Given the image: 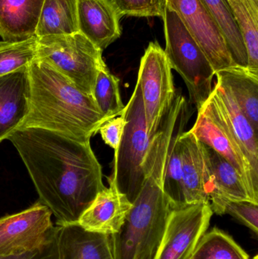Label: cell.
Masks as SVG:
<instances>
[{"mask_svg": "<svg viewBox=\"0 0 258 259\" xmlns=\"http://www.w3.org/2000/svg\"><path fill=\"white\" fill-rule=\"evenodd\" d=\"M0 259H58L57 245H56V227L48 241L40 249L22 255L3 256Z\"/></svg>", "mask_w": 258, "mask_h": 259, "instance_id": "cell-30", "label": "cell"}, {"mask_svg": "<svg viewBox=\"0 0 258 259\" xmlns=\"http://www.w3.org/2000/svg\"><path fill=\"white\" fill-rule=\"evenodd\" d=\"M137 82L142 94L147 132L151 139L177 94L172 68L158 42H150L145 50L141 59Z\"/></svg>", "mask_w": 258, "mask_h": 259, "instance_id": "cell-7", "label": "cell"}, {"mask_svg": "<svg viewBox=\"0 0 258 259\" xmlns=\"http://www.w3.org/2000/svg\"><path fill=\"white\" fill-rule=\"evenodd\" d=\"M190 259H249L228 234L215 228L200 240Z\"/></svg>", "mask_w": 258, "mask_h": 259, "instance_id": "cell-24", "label": "cell"}, {"mask_svg": "<svg viewBox=\"0 0 258 259\" xmlns=\"http://www.w3.org/2000/svg\"><path fill=\"white\" fill-rule=\"evenodd\" d=\"M217 71L234 66L224 36L201 0H167Z\"/></svg>", "mask_w": 258, "mask_h": 259, "instance_id": "cell-11", "label": "cell"}, {"mask_svg": "<svg viewBox=\"0 0 258 259\" xmlns=\"http://www.w3.org/2000/svg\"><path fill=\"white\" fill-rule=\"evenodd\" d=\"M189 131L237 170L251 200L258 204V186L253 180L249 162L212 94L198 109L195 124Z\"/></svg>", "mask_w": 258, "mask_h": 259, "instance_id": "cell-8", "label": "cell"}, {"mask_svg": "<svg viewBox=\"0 0 258 259\" xmlns=\"http://www.w3.org/2000/svg\"><path fill=\"white\" fill-rule=\"evenodd\" d=\"M7 139L27 167L39 202L56 218L57 225L77 224L106 188L90 143L39 127L16 130Z\"/></svg>", "mask_w": 258, "mask_h": 259, "instance_id": "cell-1", "label": "cell"}, {"mask_svg": "<svg viewBox=\"0 0 258 259\" xmlns=\"http://www.w3.org/2000/svg\"><path fill=\"white\" fill-rule=\"evenodd\" d=\"M173 141L174 137L165 131H159L151 139L140 193L121 229L110 236L115 259L157 258L172 210L163 185Z\"/></svg>", "mask_w": 258, "mask_h": 259, "instance_id": "cell-2", "label": "cell"}, {"mask_svg": "<svg viewBox=\"0 0 258 259\" xmlns=\"http://www.w3.org/2000/svg\"><path fill=\"white\" fill-rule=\"evenodd\" d=\"M30 95L29 65L0 76V143L27 117Z\"/></svg>", "mask_w": 258, "mask_h": 259, "instance_id": "cell-12", "label": "cell"}, {"mask_svg": "<svg viewBox=\"0 0 258 259\" xmlns=\"http://www.w3.org/2000/svg\"><path fill=\"white\" fill-rule=\"evenodd\" d=\"M77 32V0H44L36 30L37 37Z\"/></svg>", "mask_w": 258, "mask_h": 259, "instance_id": "cell-21", "label": "cell"}, {"mask_svg": "<svg viewBox=\"0 0 258 259\" xmlns=\"http://www.w3.org/2000/svg\"><path fill=\"white\" fill-rule=\"evenodd\" d=\"M213 213L222 215L230 214L257 235L258 231V204L251 201H235L212 196L209 199Z\"/></svg>", "mask_w": 258, "mask_h": 259, "instance_id": "cell-27", "label": "cell"}, {"mask_svg": "<svg viewBox=\"0 0 258 259\" xmlns=\"http://www.w3.org/2000/svg\"><path fill=\"white\" fill-rule=\"evenodd\" d=\"M29 78L30 109L18 129L39 127L87 143L107 121L92 96L48 62L36 58L29 65Z\"/></svg>", "mask_w": 258, "mask_h": 259, "instance_id": "cell-3", "label": "cell"}, {"mask_svg": "<svg viewBox=\"0 0 258 259\" xmlns=\"http://www.w3.org/2000/svg\"><path fill=\"white\" fill-rule=\"evenodd\" d=\"M51 214L38 201L21 212L0 218V255H22L40 249L54 231Z\"/></svg>", "mask_w": 258, "mask_h": 259, "instance_id": "cell-9", "label": "cell"}, {"mask_svg": "<svg viewBox=\"0 0 258 259\" xmlns=\"http://www.w3.org/2000/svg\"><path fill=\"white\" fill-rule=\"evenodd\" d=\"M248 56L247 68L258 74V0H227Z\"/></svg>", "mask_w": 258, "mask_h": 259, "instance_id": "cell-23", "label": "cell"}, {"mask_svg": "<svg viewBox=\"0 0 258 259\" xmlns=\"http://www.w3.org/2000/svg\"><path fill=\"white\" fill-rule=\"evenodd\" d=\"M212 96L237 139L244 155L249 162L253 180L258 186L257 133L225 86L217 82Z\"/></svg>", "mask_w": 258, "mask_h": 259, "instance_id": "cell-17", "label": "cell"}, {"mask_svg": "<svg viewBox=\"0 0 258 259\" xmlns=\"http://www.w3.org/2000/svg\"><path fill=\"white\" fill-rule=\"evenodd\" d=\"M118 13L134 17L163 18L167 0H112Z\"/></svg>", "mask_w": 258, "mask_h": 259, "instance_id": "cell-28", "label": "cell"}, {"mask_svg": "<svg viewBox=\"0 0 258 259\" xmlns=\"http://www.w3.org/2000/svg\"><path fill=\"white\" fill-rule=\"evenodd\" d=\"M79 32L101 51L120 38L118 13L112 0H77Z\"/></svg>", "mask_w": 258, "mask_h": 259, "instance_id": "cell-13", "label": "cell"}, {"mask_svg": "<svg viewBox=\"0 0 258 259\" xmlns=\"http://www.w3.org/2000/svg\"><path fill=\"white\" fill-rule=\"evenodd\" d=\"M219 27L236 65L247 68L246 49L233 11L227 0H201Z\"/></svg>", "mask_w": 258, "mask_h": 259, "instance_id": "cell-22", "label": "cell"}, {"mask_svg": "<svg viewBox=\"0 0 258 259\" xmlns=\"http://www.w3.org/2000/svg\"><path fill=\"white\" fill-rule=\"evenodd\" d=\"M58 259H115L110 236L91 232L77 224L56 227Z\"/></svg>", "mask_w": 258, "mask_h": 259, "instance_id": "cell-16", "label": "cell"}, {"mask_svg": "<svg viewBox=\"0 0 258 259\" xmlns=\"http://www.w3.org/2000/svg\"><path fill=\"white\" fill-rule=\"evenodd\" d=\"M44 0H0V36L21 41L36 36Z\"/></svg>", "mask_w": 258, "mask_h": 259, "instance_id": "cell-18", "label": "cell"}, {"mask_svg": "<svg viewBox=\"0 0 258 259\" xmlns=\"http://www.w3.org/2000/svg\"><path fill=\"white\" fill-rule=\"evenodd\" d=\"M119 83V79L110 72L105 63L98 71L92 97L107 119L121 115L125 108L121 100Z\"/></svg>", "mask_w": 258, "mask_h": 259, "instance_id": "cell-25", "label": "cell"}, {"mask_svg": "<svg viewBox=\"0 0 258 259\" xmlns=\"http://www.w3.org/2000/svg\"><path fill=\"white\" fill-rule=\"evenodd\" d=\"M36 58L92 97L98 71L105 64L102 51L80 32L38 37Z\"/></svg>", "mask_w": 258, "mask_h": 259, "instance_id": "cell-6", "label": "cell"}, {"mask_svg": "<svg viewBox=\"0 0 258 259\" xmlns=\"http://www.w3.org/2000/svg\"><path fill=\"white\" fill-rule=\"evenodd\" d=\"M97 194L77 225L91 232L111 236L118 232L133 207L113 182Z\"/></svg>", "mask_w": 258, "mask_h": 259, "instance_id": "cell-14", "label": "cell"}, {"mask_svg": "<svg viewBox=\"0 0 258 259\" xmlns=\"http://www.w3.org/2000/svg\"><path fill=\"white\" fill-rule=\"evenodd\" d=\"M182 155L183 191L186 205L209 202L212 179L203 145L190 131L179 137Z\"/></svg>", "mask_w": 258, "mask_h": 259, "instance_id": "cell-15", "label": "cell"}, {"mask_svg": "<svg viewBox=\"0 0 258 259\" xmlns=\"http://www.w3.org/2000/svg\"><path fill=\"white\" fill-rule=\"evenodd\" d=\"M165 51L172 69L184 80L189 101L197 110L202 106L213 91L215 76L207 56L177 13L167 6L164 15Z\"/></svg>", "mask_w": 258, "mask_h": 259, "instance_id": "cell-5", "label": "cell"}, {"mask_svg": "<svg viewBox=\"0 0 258 259\" xmlns=\"http://www.w3.org/2000/svg\"><path fill=\"white\" fill-rule=\"evenodd\" d=\"M125 125V117L121 114L105 121L98 129V132L105 143L115 151L121 143Z\"/></svg>", "mask_w": 258, "mask_h": 259, "instance_id": "cell-29", "label": "cell"}, {"mask_svg": "<svg viewBox=\"0 0 258 259\" xmlns=\"http://www.w3.org/2000/svg\"><path fill=\"white\" fill-rule=\"evenodd\" d=\"M202 145L212 179V191L209 199L212 196H218L230 200L253 202L237 170L216 151L204 143Z\"/></svg>", "mask_w": 258, "mask_h": 259, "instance_id": "cell-20", "label": "cell"}, {"mask_svg": "<svg viewBox=\"0 0 258 259\" xmlns=\"http://www.w3.org/2000/svg\"><path fill=\"white\" fill-rule=\"evenodd\" d=\"M213 214L209 202L172 208L156 259H190Z\"/></svg>", "mask_w": 258, "mask_h": 259, "instance_id": "cell-10", "label": "cell"}, {"mask_svg": "<svg viewBox=\"0 0 258 259\" xmlns=\"http://www.w3.org/2000/svg\"><path fill=\"white\" fill-rule=\"evenodd\" d=\"M36 36L21 41H0V76L30 65L37 55Z\"/></svg>", "mask_w": 258, "mask_h": 259, "instance_id": "cell-26", "label": "cell"}, {"mask_svg": "<svg viewBox=\"0 0 258 259\" xmlns=\"http://www.w3.org/2000/svg\"><path fill=\"white\" fill-rule=\"evenodd\" d=\"M253 259H257V255H256V256H255V257H254V258H253Z\"/></svg>", "mask_w": 258, "mask_h": 259, "instance_id": "cell-31", "label": "cell"}, {"mask_svg": "<svg viewBox=\"0 0 258 259\" xmlns=\"http://www.w3.org/2000/svg\"><path fill=\"white\" fill-rule=\"evenodd\" d=\"M217 82L231 93L241 110L258 133V74L245 67L234 66L215 73Z\"/></svg>", "mask_w": 258, "mask_h": 259, "instance_id": "cell-19", "label": "cell"}, {"mask_svg": "<svg viewBox=\"0 0 258 259\" xmlns=\"http://www.w3.org/2000/svg\"><path fill=\"white\" fill-rule=\"evenodd\" d=\"M126 125L121 143L115 151L113 170L109 182L133 203L144 182L143 163L149 148L143 102L139 83L122 112Z\"/></svg>", "mask_w": 258, "mask_h": 259, "instance_id": "cell-4", "label": "cell"}]
</instances>
